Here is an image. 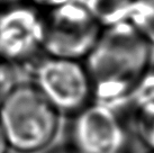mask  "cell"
<instances>
[{"mask_svg": "<svg viewBox=\"0 0 154 153\" xmlns=\"http://www.w3.org/2000/svg\"><path fill=\"white\" fill-rule=\"evenodd\" d=\"M94 102L127 109L129 95L152 65V46L129 23L103 27L85 61Z\"/></svg>", "mask_w": 154, "mask_h": 153, "instance_id": "cell-1", "label": "cell"}, {"mask_svg": "<svg viewBox=\"0 0 154 153\" xmlns=\"http://www.w3.org/2000/svg\"><path fill=\"white\" fill-rule=\"evenodd\" d=\"M61 116L30 82H20L0 106V127L10 151L38 153L55 140Z\"/></svg>", "mask_w": 154, "mask_h": 153, "instance_id": "cell-2", "label": "cell"}, {"mask_svg": "<svg viewBox=\"0 0 154 153\" xmlns=\"http://www.w3.org/2000/svg\"><path fill=\"white\" fill-rule=\"evenodd\" d=\"M103 30L89 9L75 0L43 10V53L83 62Z\"/></svg>", "mask_w": 154, "mask_h": 153, "instance_id": "cell-3", "label": "cell"}, {"mask_svg": "<svg viewBox=\"0 0 154 153\" xmlns=\"http://www.w3.org/2000/svg\"><path fill=\"white\" fill-rule=\"evenodd\" d=\"M30 83L61 116L72 117L94 101L85 63L44 54L29 65Z\"/></svg>", "mask_w": 154, "mask_h": 153, "instance_id": "cell-4", "label": "cell"}, {"mask_svg": "<svg viewBox=\"0 0 154 153\" xmlns=\"http://www.w3.org/2000/svg\"><path fill=\"white\" fill-rule=\"evenodd\" d=\"M70 118L68 145L77 153H131V133L120 111L92 101Z\"/></svg>", "mask_w": 154, "mask_h": 153, "instance_id": "cell-5", "label": "cell"}, {"mask_svg": "<svg viewBox=\"0 0 154 153\" xmlns=\"http://www.w3.org/2000/svg\"><path fill=\"white\" fill-rule=\"evenodd\" d=\"M42 53L43 10L27 0L0 9V59L27 68Z\"/></svg>", "mask_w": 154, "mask_h": 153, "instance_id": "cell-6", "label": "cell"}, {"mask_svg": "<svg viewBox=\"0 0 154 153\" xmlns=\"http://www.w3.org/2000/svg\"><path fill=\"white\" fill-rule=\"evenodd\" d=\"M127 109L133 118H154V65L143 73L129 95Z\"/></svg>", "mask_w": 154, "mask_h": 153, "instance_id": "cell-7", "label": "cell"}, {"mask_svg": "<svg viewBox=\"0 0 154 153\" xmlns=\"http://www.w3.org/2000/svg\"><path fill=\"white\" fill-rule=\"evenodd\" d=\"M85 5L97 20L107 27L127 21L133 0H77Z\"/></svg>", "mask_w": 154, "mask_h": 153, "instance_id": "cell-8", "label": "cell"}, {"mask_svg": "<svg viewBox=\"0 0 154 153\" xmlns=\"http://www.w3.org/2000/svg\"><path fill=\"white\" fill-rule=\"evenodd\" d=\"M127 23L154 46V0H133Z\"/></svg>", "mask_w": 154, "mask_h": 153, "instance_id": "cell-9", "label": "cell"}, {"mask_svg": "<svg viewBox=\"0 0 154 153\" xmlns=\"http://www.w3.org/2000/svg\"><path fill=\"white\" fill-rule=\"evenodd\" d=\"M19 83L17 67L0 59V106Z\"/></svg>", "mask_w": 154, "mask_h": 153, "instance_id": "cell-10", "label": "cell"}, {"mask_svg": "<svg viewBox=\"0 0 154 153\" xmlns=\"http://www.w3.org/2000/svg\"><path fill=\"white\" fill-rule=\"evenodd\" d=\"M138 140L147 151L154 152V118H133Z\"/></svg>", "mask_w": 154, "mask_h": 153, "instance_id": "cell-11", "label": "cell"}, {"mask_svg": "<svg viewBox=\"0 0 154 153\" xmlns=\"http://www.w3.org/2000/svg\"><path fill=\"white\" fill-rule=\"evenodd\" d=\"M27 1L36 6L41 10H47V9L54 8V7L61 6L63 4H66L69 1H72V0H27Z\"/></svg>", "mask_w": 154, "mask_h": 153, "instance_id": "cell-12", "label": "cell"}, {"mask_svg": "<svg viewBox=\"0 0 154 153\" xmlns=\"http://www.w3.org/2000/svg\"><path fill=\"white\" fill-rule=\"evenodd\" d=\"M46 153H77L72 148H70L68 144L61 145V146H56L53 149L48 150Z\"/></svg>", "mask_w": 154, "mask_h": 153, "instance_id": "cell-13", "label": "cell"}, {"mask_svg": "<svg viewBox=\"0 0 154 153\" xmlns=\"http://www.w3.org/2000/svg\"><path fill=\"white\" fill-rule=\"evenodd\" d=\"M9 152H10V149H9L8 144H7V141L5 139L2 130L0 127V153H9Z\"/></svg>", "mask_w": 154, "mask_h": 153, "instance_id": "cell-14", "label": "cell"}, {"mask_svg": "<svg viewBox=\"0 0 154 153\" xmlns=\"http://www.w3.org/2000/svg\"><path fill=\"white\" fill-rule=\"evenodd\" d=\"M22 1H25V0H0V9L7 7V6H10V5L22 2Z\"/></svg>", "mask_w": 154, "mask_h": 153, "instance_id": "cell-15", "label": "cell"}, {"mask_svg": "<svg viewBox=\"0 0 154 153\" xmlns=\"http://www.w3.org/2000/svg\"><path fill=\"white\" fill-rule=\"evenodd\" d=\"M147 153H154V152H152V151H147Z\"/></svg>", "mask_w": 154, "mask_h": 153, "instance_id": "cell-16", "label": "cell"}]
</instances>
